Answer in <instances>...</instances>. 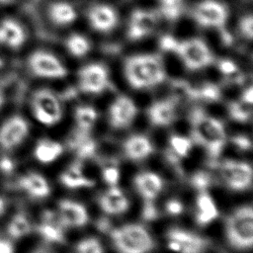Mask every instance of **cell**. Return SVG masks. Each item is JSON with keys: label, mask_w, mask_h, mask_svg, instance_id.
<instances>
[{"label": "cell", "mask_w": 253, "mask_h": 253, "mask_svg": "<svg viewBox=\"0 0 253 253\" xmlns=\"http://www.w3.org/2000/svg\"><path fill=\"white\" fill-rule=\"evenodd\" d=\"M189 121L193 140L207 151L211 163L216 164L226 142L223 125L200 107H195L191 111Z\"/></svg>", "instance_id": "obj_1"}, {"label": "cell", "mask_w": 253, "mask_h": 253, "mask_svg": "<svg viewBox=\"0 0 253 253\" xmlns=\"http://www.w3.org/2000/svg\"><path fill=\"white\" fill-rule=\"evenodd\" d=\"M130 87L144 89L162 83L166 77L162 59L158 54H137L127 57L124 66Z\"/></svg>", "instance_id": "obj_2"}, {"label": "cell", "mask_w": 253, "mask_h": 253, "mask_svg": "<svg viewBox=\"0 0 253 253\" xmlns=\"http://www.w3.org/2000/svg\"><path fill=\"white\" fill-rule=\"evenodd\" d=\"M225 237L235 250H250L253 244V209L251 205L236 209L225 221Z\"/></svg>", "instance_id": "obj_3"}, {"label": "cell", "mask_w": 253, "mask_h": 253, "mask_svg": "<svg viewBox=\"0 0 253 253\" xmlns=\"http://www.w3.org/2000/svg\"><path fill=\"white\" fill-rule=\"evenodd\" d=\"M113 244L120 253H148L154 248L149 231L138 223H128L110 231Z\"/></svg>", "instance_id": "obj_4"}, {"label": "cell", "mask_w": 253, "mask_h": 253, "mask_svg": "<svg viewBox=\"0 0 253 253\" xmlns=\"http://www.w3.org/2000/svg\"><path fill=\"white\" fill-rule=\"evenodd\" d=\"M170 51L175 52L189 70L205 68L213 61L210 47L201 39L194 38L182 42L175 40Z\"/></svg>", "instance_id": "obj_5"}, {"label": "cell", "mask_w": 253, "mask_h": 253, "mask_svg": "<svg viewBox=\"0 0 253 253\" xmlns=\"http://www.w3.org/2000/svg\"><path fill=\"white\" fill-rule=\"evenodd\" d=\"M31 106L35 118L44 126H53L61 120L60 102L48 89L35 91L31 99Z\"/></svg>", "instance_id": "obj_6"}, {"label": "cell", "mask_w": 253, "mask_h": 253, "mask_svg": "<svg viewBox=\"0 0 253 253\" xmlns=\"http://www.w3.org/2000/svg\"><path fill=\"white\" fill-rule=\"evenodd\" d=\"M219 173L225 186L232 191H245L252 186V168L246 162L224 160L219 163Z\"/></svg>", "instance_id": "obj_7"}, {"label": "cell", "mask_w": 253, "mask_h": 253, "mask_svg": "<svg viewBox=\"0 0 253 253\" xmlns=\"http://www.w3.org/2000/svg\"><path fill=\"white\" fill-rule=\"evenodd\" d=\"M31 72L41 78H63L67 75L66 67L52 53L44 50H36L28 58Z\"/></svg>", "instance_id": "obj_8"}, {"label": "cell", "mask_w": 253, "mask_h": 253, "mask_svg": "<svg viewBox=\"0 0 253 253\" xmlns=\"http://www.w3.org/2000/svg\"><path fill=\"white\" fill-rule=\"evenodd\" d=\"M167 239L169 249L175 253H204L210 243L199 234L177 227L168 230Z\"/></svg>", "instance_id": "obj_9"}, {"label": "cell", "mask_w": 253, "mask_h": 253, "mask_svg": "<svg viewBox=\"0 0 253 253\" xmlns=\"http://www.w3.org/2000/svg\"><path fill=\"white\" fill-rule=\"evenodd\" d=\"M228 12L226 7L215 0H204L198 3L193 10L195 21L206 28L222 30L226 23Z\"/></svg>", "instance_id": "obj_10"}, {"label": "cell", "mask_w": 253, "mask_h": 253, "mask_svg": "<svg viewBox=\"0 0 253 253\" xmlns=\"http://www.w3.org/2000/svg\"><path fill=\"white\" fill-rule=\"evenodd\" d=\"M78 82L82 92L99 94L109 86L108 70L100 63L85 65L78 72Z\"/></svg>", "instance_id": "obj_11"}, {"label": "cell", "mask_w": 253, "mask_h": 253, "mask_svg": "<svg viewBox=\"0 0 253 253\" xmlns=\"http://www.w3.org/2000/svg\"><path fill=\"white\" fill-rule=\"evenodd\" d=\"M29 134L28 122L16 115L6 120L0 126V146L10 150L20 145Z\"/></svg>", "instance_id": "obj_12"}, {"label": "cell", "mask_w": 253, "mask_h": 253, "mask_svg": "<svg viewBox=\"0 0 253 253\" xmlns=\"http://www.w3.org/2000/svg\"><path fill=\"white\" fill-rule=\"evenodd\" d=\"M158 22V15L154 11L135 9L129 19L127 38L130 41H138L150 35Z\"/></svg>", "instance_id": "obj_13"}, {"label": "cell", "mask_w": 253, "mask_h": 253, "mask_svg": "<svg viewBox=\"0 0 253 253\" xmlns=\"http://www.w3.org/2000/svg\"><path fill=\"white\" fill-rule=\"evenodd\" d=\"M137 107L126 96H119L110 106L109 122L114 128H125L135 119Z\"/></svg>", "instance_id": "obj_14"}, {"label": "cell", "mask_w": 253, "mask_h": 253, "mask_svg": "<svg viewBox=\"0 0 253 253\" xmlns=\"http://www.w3.org/2000/svg\"><path fill=\"white\" fill-rule=\"evenodd\" d=\"M57 214L63 227H81L89 220L85 207L72 200L59 201Z\"/></svg>", "instance_id": "obj_15"}, {"label": "cell", "mask_w": 253, "mask_h": 253, "mask_svg": "<svg viewBox=\"0 0 253 253\" xmlns=\"http://www.w3.org/2000/svg\"><path fill=\"white\" fill-rule=\"evenodd\" d=\"M88 20L93 30L107 33L117 26L118 15L113 7L106 4H97L88 10Z\"/></svg>", "instance_id": "obj_16"}, {"label": "cell", "mask_w": 253, "mask_h": 253, "mask_svg": "<svg viewBox=\"0 0 253 253\" xmlns=\"http://www.w3.org/2000/svg\"><path fill=\"white\" fill-rule=\"evenodd\" d=\"M42 222L37 226V231L47 243H64L63 226L60 223L57 212L44 211L42 216Z\"/></svg>", "instance_id": "obj_17"}, {"label": "cell", "mask_w": 253, "mask_h": 253, "mask_svg": "<svg viewBox=\"0 0 253 253\" xmlns=\"http://www.w3.org/2000/svg\"><path fill=\"white\" fill-rule=\"evenodd\" d=\"M98 204L101 210L112 215L124 213L129 207L127 198L124 195L123 191L116 186L111 187L98 198Z\"/></svg>", "instance_id": "obj_18"}, {"label": "cell", "mask_w": 253, "mask_h": 253, "mask_svg": "<svg viewBox=\"0 0 253 253\" xmlns=\"http://www.w3.org/2000/svg\"><path fill=\"white\" fill-rule=\"evenodd\" d=\"M147 116L153 126H166L171 125L176 119L175 100L171 98L153 103L147 109Z\"/></svg>", "instance_id": "obj_19"}, {"label": "cell", "mask_w": 253, "mask_h": 253, "mask_svg": "<svg viewBox=\"0 0 253 253\" xmlns=\"http://www.w3.org/2000/svg\"><path fill=\"white\" fill-rule=\"evenodd\" d=\"M26 33L19 22L6 18L0 22V44L17 49L26 41Z\"/></svg>", "instance_id": "obj_20"}, {"label": "cell", "mask_w": 253, "mask_h": 253, "mask_svg": "<svg viewBox=\"0 0 253 253\" xmlns=\"http://www.w3.org/2000/svg\"><path fill=\"white\" fill-rule=\"evenodd\" d=\"M134 186L145 201H153L162 191L163 181L156 173L145 171L134 177Z\"/></svg>", "instance_id": "obj_21"}, {"label": "cell", "mask_w": 253, "mask_h": 253, "mask_svg": "<svg viewBox=\"0 0 253 253\" xmlns=\"http://www.w3.org/2000/svg\"><path fill=\"white\" fill-rule=\"evenodd\" d=\"M126 157L132 161H141L147 158L154 150L151 141L142 134H133L126 139L123 144Z\"/></svg>", "instance_id": "obj_22"}, {"label": "cell", "mask_w": 253, "mask_h": 253, "mask_svg": "<svg viewBox=\"0 0 253 253\" xmlns=\"http://www.w3.org/2000/svg\"><path fill=\"white\" fill-rule=\"evenodd\" d=\"M19 186L31 198L43 199L48 197L50 187L43 176L36 172H30L19 179Z\"/></svg>", "instance_id": "obj_23"}, {"label": "cell", "mask_w": 253, "mask_h": 253, "mask_svg": "<svg viewBox=\"0 0 253 253\" xmlns=\"http://www.w3.org/2000/svg\"><path fill=\"white\" fill-rule=\"evenodd\" d=\"M59 181L68 189L90 188L95 184L92 179L84 176L82 172V165L79 161L74 162L67 170L63 171L59 176Z\"/></svg>", "instance_id": "obj_24"}, {"label": "cell", "mask_w": 253, "mask_h": 253, "mask_svg": "<svg viewBox=\"0 0 253 253\" xmlns=\"http://www.w3.org/2000/svg\"><path fill=\"white\" fill-rule=\"evenodd\" d=\"M197 213L196 220L200 225H207L216 218L218 211L211 197L205 191L200 192L197 198Z\"/></svg>", "instance_id": "obj_25"}, {"label": "cell", "mask_w": 253, "mask_h": 253, "mask_svg": "<svg viewBox=\"0 0 253 253\" xmlns=\"http://www.w3.org/2000/svg\"><path fill=\"white\" fill-rule=\"evenodd\" d=\"M48 17L57 26H67L76 20L77 12L71 4L65 1H56L48 7Z\"/></svg>", "instance_id": "obj_26"}, {"label": "cell", "mask_w": 253, "mask_h": 253, "mask_svg": "<svg viewBox=\"0 0 253 253\" xmlns=\"http://www.w3.org/2000/svg\"><path fill=\"white\" fill-rule=\"evenodd\" d=\"M63 151L62 145L48 138L40 139L35 147V157L42 163H50L57 159Z\"/></svg>", "instance_id": "obj_27"}, {"label": "cell", "mask_w": 253, "mask_h": 253, "mask_svg": "<svg viewBox=\"0 0 253 253\" xmlns=\"http://www.w3.org/2000/svg\"><path fill=\"white\" fill-rule=\"evenodd\" d=\"M32 230L31 222L25 212L16 213L7 225V233L13 239L27 236Z\"/></svg>", "instance_id": "obj_28"}, {"label": "cell", "mask_w": 253, "mask_h": 253, "mask_svg": "<svg viewBox=\"0 0 253 253\" xmlns=\"http://www.w3.org/2000/svg\"><path fill=\"white\" fill-rule=\"evenodd\" d=\"M97 118L96 110L90 106H79L75 109L74 119L78 129L81 131L88 132L95 125Z\"/></svg>", "instance_id": "obj_29"}, {"label": "cell", "mask_w": 253, "mask_h": 253, "mask_svg": "<svg viewBox=\"0 0 253 253\" xmlns=\"http://www.w3.org/2000/svg\"><path fill=\"white\" fill-rule=\"evenodd\" d=\"M65 45L69 53L76 57L84 56L91 48L90 42L80 34L70 35L66 40Z\"/></svg>", "instance_id": "obj_30"}, {"label": "cell", "mask_w": 253, "mask_h": 253, "mask_svg": "<svg viewBox=\"0 0 253 253\" xmlns=\"http://www.w3.org/2000/svg\"><path fill=\"white\" fill-rule=\"evenodd\" d=\"M228 114L232 120L239 123H245L252 115V103L246 102L242 99L232 101L228 105Z\"/></svg>", "instance_id": "obj_31"}, {"label": "cell", "mask_w": 253, "mask_h": 253, "mask_svg": "<svg viewBox=\"0 0 253 253\" xmlns=\"http://www.w3.org/2000/svg\"><path fill=\"white\" fill-rule=\"evenodd\" d=\"M173 100L191 101L198 99L197 88L193 87L189 82L184 80H175L171 83Z\"/></svg>", "instance_id": "obj_32"}, {"label": "cell", "mask_w": 253, "mask_h": 253, "mask_svg": "<svg viewBox=\"0 0 253 253\" xmlns=\"http://www.w3.org/2000/svg\"><path fill=\"white\" fill-rule=\"evenodd\" d=\"M160 13L169 21L179 19L184 10V0H159Z\"/></svg>", "instance_id": "obj_33"}, {"label": "cell", "mask_w": 253, "mask_h": 253, "mask_svg": "<svg viewBox=\"0 0 253 253\" xmlns=\"http://www.w3.org/2000/svg\"><path fill=\"white\" fill-rule=\"evenodd\" d=\"M169 142H170V147H171L170 150L179 158L188 156V154L192 148L191 139H189L188 137L182 136V135H177V134L171 135Z\"/></svg>", "instance_id": "obj_34"}, {"label": "cell", "mask_w": 253, "mask_h": 253, "mask_svg": "<svg viewBox=\"0 0 253 253\" xmlns=\"http://www.w3.org/2000/svg\"><path fill=\"white\" fill-rule=\"evenodd\" d=\"M190 183L193 188L200 192L207 191L212 184V177L206 171H196L190 179Z\"/></svg>", "instance_id": "obj_35"}, {"label": "cell", "mask_w": 253, "mask_h": 253, "mask_svg": "<svg viewBox=\"0 0 253 253\" xmlns=\"http://www.w3.org/2000/svg\"><path fill=\"white\" fill-rule=\"evenodd\" d=\"M76 253H104V251L97 238L88 237L77 243Z\"/></svg>", "instance_id": "obj_36"}, {"label": "cell", "mask_w": 253, "mask_h": 253, "mask_svg": "<svg viewBox=\"0 0 253 253\" xmlns=\"http://www.w3.org/2000/svg\"><path fill=\"white\" fill-rule=\"evenodd\" d=\"M198 99H203L210 102L217 101L220 98L219 88L212 83H206L202 87L197 88Z\"/></svg>", "instance_id": "obj_37"}, {"label": "cell", "mask_w": 253, "mask_h": 253, "mask_svg": "<svg viewBox=\"0 0 253 253\" xmlns=\"http://www.w3.org/2000/svg\"><path fill=\"white\" fill-rule=\"evenodd\" d=\"M102 178L109 186H116L120 180L119 168L116 165L105 166L102 170Z\"/></svg>", "instance_id": "obj_38"}, {"label": "cell", "mask_w": 253, "mask_h": 253, "mask_svg": "<svg viewBox=\"0 0 253 253\" xmlns=\"http://www.w3.org/2000/svg\"><path fill=\"white\" fill-rule=\"evenodd\" d=\"M239 30L242 36L248 40H252L253 37V18L252 15L243 17L239 22Z\"/></svg>", "instance_id": "obj_39"}, {"label": "cell", "mask_w": 253, "mask_h": 253, "mask_svg": "<svg viewBox=\"0 0 253 253\" xmlns=\"http://www.w3.org/2000/svg\"><path fill=\"white\" fill-rule=\"evenodd\" d=\"M142 217L145 220H155L158 217V211L152 201H145L142 209Z\"/></svg>", "instance_id": "obj_40"}, {"label": "cell", "mask_w": 253, "mask_h": 253, "mask_svg": "<svg viewBox=\"0 0 253 253\" xmlns=\"http://www.w3.org/2000/svg\"><path fill=\"white\" fill-rule=\"evenodd\" d=\"M231 142L235 145L236 148H238L239 150H243V151H247L251 148L252 144L250 139L245 136V135H236L233 136L231 138Z\"/></svg>", "instance_id": "obj_41"}, {"label": "cell", "mask_w": 253, "mask_h": 253, "mask_svg": "<svg viewBox=\"0 0 253 253\" xmlns=\"http://www.w3.org/2000/svg\"><path fill=\"white\" fill-rule=\"evenodd\" d=\"M165 209L167 213L171 215H178L183 212V204L176 199H171L166 203Z\"/></svg>", "instance_id": "obj_42"}, {"label": "cell", "mask_w": 253, "mask_h": 253, "mask_svg": "<svg viewBox=\"0 0 253 253\" xmlns=\"http://www.w3.org/2000/svg\"><path fill=\"white\" fill-rule=\"evenodd\" d=\"M14 168V163L7 157L0 160V170L4 173H11Z\"/></svg>", "instance_id": "obj_43"}, {"label": "cell", "mask_w": 253, "mask_h": 253, "mask_svg": "<svg viewBox=\"0 0 253 253\" xmlns=\"http://www.w3.org/2000/svg\"><path fill=\"white\" fill-rule=\"evenodd\" d=\"M0 253H14L13 244L4 238L0 237Z\"/></svg>", "instance_id": "obj_44"}, {"label": "cell", "mask_w": 253, "mask_h": 253, "mask_svg": "<svg viewBox=\"0 0 253 253\" xmlns=\"http://www.w3.org/2000/svg\"><path fill=\"white\" fill-rule=\"evenodd\" d=\"M97 227L99 230L101 231H108V230H111V223L109 221V219L107 218H99L98 221H97Z\"/></svg>", "instance_id": "obj_45"}, {"label": "cell", "mask_w": 253, "mask_h": 253, "mask_svg": "<svg viewBox=\"0 0 253 253\" xmlns=\"http://www.w3.org/2000/svg\"><path fill=\"white\" fill-rule=\"evenodd\" d=\"M241 99L246 101V102H249V103L253 102V88H252V86H249L247 89H245Z\"/></svg>", "instance_id": "obj_46"}, {"label": "cell", "mask_w": 253, "mask_h": 253, "mask_svg": "<svg viewBox=\"0 0 253 253\" xmlns=\"http://www.w3.org/2000/svg\"><path fill=\"white\" fill-rule=\"evenodd\" d=\"M32 253H52V252H51L49 249H47L46 247L39 246V247H37L36 249H34Z\"/></svg>", "instance_id": "obj_47"}, {"label": "cell", "mask_w": 253, "mask_h": 253, "mask_svg": "<svg viewBox=\"0 0 253 253\" xmlns=\"http://www.w3.org/2000/svg\"><path fill=\"white\" fill-rule=\"evenodd\" d=\"M5 210H6V204H5V201L3 200V198H1V197H0V216L4 214Z\"/></svg>", "instance_id": "obj_48"}, {"label": "cell", "mask_w": 253, "mask_h": 253, "mask_svg": "<svg viewBox=\"0 0 253 253\" xmlns=\"http://www.w3.org/2000/svg\"><path fill=\"white\" fill-rule=\"evenodd\" d=\"M3 104H4V95H3V92L0 90V109L3 106Z\"/></svg>", "instance_id": "obj_49"}, {"label": "cell", "mask_w": 253, "mask_h": 253, "mask_svg": "<svg viewBox=\"0 0 253 253\" xmlns=\"http://www.w3.org/2000/svg\"><path fill=\"white\" fill-rule=\"evenodd\" d=\"M13 0H0V4H8L10 2H12Z\"/></svg>", "instance_id": "obj_50"}, {"label": "cell", "mask_w": 253, "mask_h": 253, "mask_svg": "<svg viewBox=\"0 0 253 253\" xmlns=\"http://www.w3.org/2000/svg\"><path fill=\"white\" fill-rule=\"evenodd\" d=\"M3 65H4V61H3V59H2V57L0 56V69L3 67Z\"/></svg>", "instance_id": "obj_51"}]
</instances>
